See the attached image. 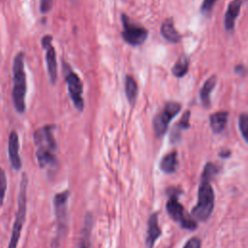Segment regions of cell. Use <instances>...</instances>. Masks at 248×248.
I'll list each match as a JSON object with an SVG mask.
<instances>
[{
  "label": "cell",
  "instance_id": "obj_15",
  "mask_svg": "<svg viewBox=\"0 0 248 248\" xmlns=\"http://www.w3.org/2000/svg\"><path fill=\"white\" fill-rule=\"evenodd\" d=\"M161 34L162 36L169 42L171 43H178L181 39L180 34L176 31L173 23V19L171 17H169L164 20V22L161 25Z\"/></svg>",
  "mask_w": 248,
  "mask_h": 248
},
{
  "label": "cell",
  "instance_id": "obj_11",
  "mask_svg": "<svg viewBox=\"0 0 248 248\" xmlns=\"http://www.w3.org/2000/svg\"><path fill=\"white\" fill-rule=\"evenodd\" d=\"M8 152H9V159H10L12 168L15 170H19L21 169L22 163H21V159L19 156L18 136L16 131H12L9 136Z\"/></svg>",
  "mask_w": 248,
  "mask_h": 248
},
{
  "label": "cell",
  "instance_id": "obj_23",
  "mask_svg": "<svg viewBox=\"0 0 248 248\" xmlns=\"http://www.w3.org/2000/svg\"><path fill=\"white\" fill-rule=\"evenodd\" d=\"M217 172H218L217 167L213 163L208 162V163H206V165L203 168V171L202 173V178L210 181L212 179V177L217 174Z\"/></svg>",
  "mask_w": 248,
  "mask_h": 248
},
{
  "label": "cell",
  "instance_id": "obj_26",
  "mask_svg": "<svg viewBox=\"0 0 248 248\" xmlns=\"http://www.w3.org/2000/svg\"><path fill=\"white\" fill-rule=\"evenodd\" d=\"M40 10L43 14L48 13L51 8H52V4H53V0H40Z\"/></svg>",
  "mask_w": 248,
  "mask_h": 248
},
{
  "label": "cell",
  "instance_id": "obj_25",
  "mask_svg": "<svg viewBox=\"0 0 248 248\" xmlns=\"http://www.w3.org/2000/svg\"><path fill=\"white\" fill-rule=\"evenodd\" d=\"M217 0H204L202 7H201V11L202 14H209L213 8V6L215 5V2Z\"/></svg>",
  "mask_w": 248,
  "mask_h": 248
},
{
  "label": "cell",
  "instance_id": "obj_4",
  "mask_svg": "<svg viewBox=\"0 0 248 248\" xmlns=\"http://www.w3.org/2000/svg\"><path fill=\"white\" fill-rule=\"evenodd\" d=\"M53 126L46 125L38 129L34 133V141L37 146L36 157H54L56 151V141L52 134Z\"/></svg>",
  "mask_w": 248,
  "mask_h": 248
},
{
  "label": "cell",
  "instance_id": "obj_18",
  "mask_svg": "<svg viewBox=\"0 0 248 248\" xmlns=\"http://www.w3.org/2000/svg\"><path fill=\"white\" fill-rule=\"evenodd\" d=\"M216 85V77L211 76L206 79L200 90V99L205 108L210 107V94Z\"/></svg>",
  "mask_w": 248,
  "mask_h": 248
},
{
  "label": "cell",
  "instance_id": "obj_22",
  "mask_svg": "<svg viewBox=\"0 0 248 248\" xmlns=\"http://www.w3.org/2000/svg\"><path fill=\"white\" fill-rule=\"evenodd\" d=\"M238 126H239V131L241 133V136L244 140L245 142L248 141V116L247 114L241 113L238 117Z\"/></svg>",
  "mask_w": 248,
  "mask_h": 248
},
{
  "label": "cell",
  "instance_id": "obj_27",
  "mask_svg": "<svg viewBox=\"0 0 248 248\" xmlns=\"http://www.w3.org/2000/svg\"><path fill=\"white\" fill-rule=\"evenodd\" d=\"M183 248H202L201 240L199 237H192L190 238Z\"/></svg>",
  "mask_w": 248,
  "mask_h": 248
},
{
  "label": "cell",
  "instance_id": "obj_24",
  "mask_svg": "<svg viewBox=\"0 0 248 248\" xmlns=\"http://www.w3.org/2000/svg\"><path fill=\"white\" fill-rule=\"evenodd\" d=\"M7 190V176L5 170L0 168V207L4 202V198Z\"/></svg>",
  "mask_w": 248,
  "mask_h": 248
},
{
  "label": "cell",
  "instance_id": "obj_28",
  "mask_svg": "<svg viewBox=\"0 0 248 248\" xmlns=\"http://www.w3.org/2000/svg\"><path fill=\"white\" fill-rule=\"evenodd\" d=\"M234 71H235L236 74H238V75H240V76H243V75L245 74V67H244L243 65H237V66L235 67Z\"/></svg>",
  "mask_w": 248,
  "mask_h": 248
},
{
  "label": "cell",
  "instance_id": "obj_9",
  "mask_svg": "<svg viewBox=\"0 0 248 248\" xmlns=\"http://www.w3.org/2000/svg\"><path fill=\"white\" fill-rule=\"evenodd\" d=\"M70 196L69 191L58 193L53 198V205L58 223L59 232H64L67 223V202Z\"/></svg>",
  "mask_w": 248,
  "mask_h": 248
},
{
  "label": "cell",
  "instance_id": "obj_2",
  "mask_svg": "<svg viewBox=\"0 0 248 248\" xmlns=\"http://www.w3.org/2000/svg\"><path fill=\"white\" fill-rule=\"evenodd\" d=\"M215 195L209 180L201 179L198 191V202L192 209V215L200 220L206 221L214 208Z\"/></svg>",
  "mask_w": 248,
  "mask_h": 248
},
{
  "label": "cell",
  "instance_id": "obj_6",
  "mask_svg": "<svg viewBox=\"0 0 248 248\" xmlns=\"http://www.w3.org/2000/svg\"><path fill=\"white\" fill-rule=\"evenodd\" d=\"M181 105L177 102H169L153 119V130L156 137L164 136L169 128L170 121L180 111Z\"/></svg>",
  "mask_w": 248,
  "mask_h": 248
},
{
  "label": "cell",
  "instance_id": "obj_17",
  "mask_svg": "<svg viewBox=\"0 0 248 248\" xmlns=\"http://www.w3.org/2000/svg\"><path fill=\"white\" fill-rule=\"evenodd\" d=\"M190 110H186L179 121L174 124L171 133H170V140L171 142H176L180 140L181 137V132L188 129L190 127Z\"/></svg>",
  "mask_w": 248,
  "mask_h": 248
},
{
  "label": "cell",
  "instance_id": "obj_21",
  "mask_svg": "<svg viewBox=\"0 0 248 248\" xmlns=\"http://www.w3.org/2000/svg\"><path fill=\"white\" fill-rule=\"evenodd\" d=\"M189 70V59L186 55H182L175 62L173 67L171 68V72L174 77L182 78L184 77Z\"/></svg>",
  "mask_w": 248,
  "mask_h": 248
},
{
  "label": "cell",
  "instance_id": "obj_3",
  "mask_svg": "<svg viewBox=\"0 0 248 248\" xmlns=\"http://www.w3.org/2000/svg\"><path fill=\"white\" fill-rule=\"evenodd\" d=\"M27 184L28 179L25 173L22 174L21 181H20V188L18 193V202H17V210L16 213L15 222L13 225L12 234L9 241L8 248H16L17 243L20 237L21 230L23 224L25 222V215H26V192H27Z\"/></svg>",
  "mask_w": 248,
  "mask_h": 248
},
{
  "label": "cell",
  "instance_id": "obj_10",
  "mask_svg": "<svg viewBox=\"0 0 248 248\" xmlns=\"http://www.w3.org/2000/svg\"><path fill=\"white\" fill-rule=\"evenodd\" d=\"M51 41H52V37L49 35H46L42 39V46L46 49V61L47 72H48L50 81L52 83H55L57 79V62H56L55 49L51 45Z\"/></svg>",
  "mask_w": 248,
  "mask_h": 248
},
{
  "label": "cell",
  "instance_id": "obj_16",
  "mask_svg": "<svg viewBox=\"0 0 248 248\" xmlns=\"http://www.w3.org/2000/svg\"><path fill=\"white\" fill-rule=\"evenodd\" d=\"M229 117L228 111H216L209 116V124L214 134H220L226 127Z\"/></svg>",
  "mask_w": 248,
  "mask_h": 248
},
{
  "label": "cell",
  "instance_id": "obj_8",
  "mask_svg": "<svg viewBox=\"0 0 248 248\" xmlns=\"http://www.w3.org/2000/svg\"><path fill=\"white\" fill-rule=\"evenodd\" d=\"M65 79L68 85L70 97L76 108L79 111H82L84 108V101L82 99V83L80 81V78L76 73H74L73 71H69L65 76Z\"/></svg>",
  "mask_w": 248,
  "mask_h": 248
},
{
  "label": "cell",
  "instance_id": "obj_19",
  "mask_svg": "<svg viewBox=\"0 0 248 248\" xmlns=\"http://www.w3.org/2000/svg\"><path fill=\"white\" fill-rule=\"evenodd\" d=\"M178 166L177 162V153L176 151L170 152L166 154L160 162V169L166 173H173Z\"/></svg>",
  "mask_w": 248,
  "mask_h": 248
},
{
  "label": "cell",
  "instance_id": "obj_29",
  "mask_svg": "<svg viewBox=\"0 0 248 248\" xmlns=\"http://www.w3.org/2000/svg\"><path fill=\"white\" fill-rule=\"evenodd\" d=\"M219 155H220L221 157H223V158H225V157H229V156L231 155V151H230V150H227L226 152H225V151H223V152H221Z\"/></svg>",
  "mask_w": 248,
  "mask_h": 248
},
{
  "label": "cell",
  "instance_id": "obj_1",
  "mask_svg": "<svg viewBox=\"0 0 248 248\" xmlns=\"http://www.w3.org/2000/svg\"><path fill=\"white\" fill-rule=\"evenodd\" d=\"M13 102L16 109L22 113L25 110V95H26V76L24 72V54L19 52L16 54L13 65Z\"/></svg>",
  "mask_w": 248,
  "mask_h": 248
},
{
  "label": "cell",
  "instance_id": "obj_20",
  "mask_svg": "<svg viewBox=\"0 0 248 248\" xmlns=\"http://www.w3.org/2000/svg\"><path fill=\"white\" fill-rule=\"evenodd\" d=\"M125 93L129 103L131 105H135L136 100L138 98L139 89L135 78L129 75L125 78Z\"/></svg>",
  "mask_w": 248,
  "mask_h": 248
},
{
  "label": "cell",
  "instance_id": "obj_5",
  "mask_svg": "<svg viewBox=\"0 0 248 248\" xmlns=\"http://www.w3.org/2000/svg\"><path fill=\"white\" fill-rule=\"evenodd\" d=\"M121 21L123 25L122 38L130 46H137L142 45L147 38V30L141 25L136 24L130 20L127 15H121Z\"/></svg>",
  "mask_w": 248,
  "mask_h": 248
},
{
  "label": "cell",
  "instance_id": "obj_12",
  "mask_svg": "<svg viewBox=\"0 0 248 248\" xmlns=\"http://www.w3.org/2000/svg\"><path fill=\"white\" fill-rule=\"evenodd\" d=\"M243 1L244 0H232L229 4V7L227 9V12L224 17V26L228 32H231L233 30L235 19L239 15L240 8L243 4Z\"/></svg>",
  "mask_w": 248,
  "mask_h": 248
},
{
  "label": "cell",
  "instance_id": "obj_13",
  "mask_svg": "<svg viewBox=\"0 0 248 248\" xmlns=\"http://www.w3.org/2000/svg\"><path fill=\"white\" fill-rule=\"evenodd\" d=\"M162 234V231L158 223V213L150 215L147 222V233H146V246L147 248H153L156 240Z\"/></svg>",
  "mask_w": 248,
  "mask_h": 248
},
{
  "label": "cell",
  "instance_id": "obj_14",
  "mask_svg": "<svg viewBox=\"0 0 248 248\" xmlns=\"http://www.w3.org/2000/svg\"><path fill=\"white\" fill-rule=\"evenodd\" d=\"M92 225H93L92 215L87 213L84 217V223H83V227L80 232L79 238H78V248H91L90 236H91Z\"/></svg>",
  "mask_w": 248,
  "mask_h": 248
},
{
  "label": "cell",
  "instance_id": "obj_7",
  "mask_svg": "<svg viewBox=\"0 0 248 248\" xmlns=\"http://www.w3.org/2000/svg\"><path fill=\"white\" fill-rule=\"evenodd\" d=\"M166 209H167L169 216L173 221L178 223L181 228L190 230V231L197 229V223L194 220L185 217L183 206L178 202L176 194L170 196V198L167 202V204H166Z\"/></svg>",
  "mask_w": 248,
  "mask_h": 248
}]
</instances>
